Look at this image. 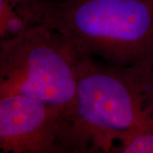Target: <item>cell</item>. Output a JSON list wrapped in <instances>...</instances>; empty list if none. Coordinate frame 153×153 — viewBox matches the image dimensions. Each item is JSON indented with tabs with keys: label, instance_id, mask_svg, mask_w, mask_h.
<instances>
[{
	"label": "cell",
	"instance_id": "3",
	"mask_svg": "<svg viewBox=\"0 0 153 153\" xmlns=\"http://www.w3.org/2000/svg\"><path fill=\"white\" fill-rule=\"evenodd\" d=\"M80 55L58 32L36 24L0 42V97L22 95L66 112Z\"/></svg>",
	"mask_w": 153,
	"mask_h": 153
},
{
	"label": "cell",
	"instance_id": "5",
	"mask_svg": "<svg viewBox=\"0 0 153 153\" xmlns=\"http://www.w3.org/2000/svg\"><path fill=\"white\" fill-rule=\"evenodd\" d=\"M33 26L23 0H0V42Z\"/></svg>",
	"mask_w": 153,
	"mask_h": 153
},
{
	"label": "cell",
	"instance_id": "8",
	"mask_svg": "<svg viewBox=\"0 0 153 153\" xmlns=\"http://www.w3.org/2000/svg\"><path fill=\"white\" fill-rule=\"evenodd\" d=\"M26 2H32V1H51V0H24Z\"/></svg>",
	"mask_w": 153,
	"mask_h": 153
},
{
	"label": "cell",
	"instance_id": "7",
	"mask_svg": "<svg viewBox=\"0 0 153 153\" xmlns=\"http://www.w3.org/2000/svg\"><path fill=\"white\" fill-rule=\"evenodd\" d=\"M148 108L153 113V85L150 88L148 92Z\"/></svg>",
	"mask_w": 153,
	"mask_h": 153
},
{
	"label": "cell",
	"instance_id": "1",
	"mask_svg": "<svg viewBox=\"0 0 153 153\" xmlns=\"http://www.w3.org/2000/svg\"><path fill=\"white\" fill-rule=\"evenodd\" d=\"M153 67L118 68L80 55L75 96L61 119L57 153H114L150 112Z\"/></svg>",
	"mask_w": 153,
	"mask_h": 153
},
{
	"label": "cell",
	"instance_id": "4",
	"mask_svg": "<svg viewBox=\"0 0 153 153\" xmlns=\"http://www.w3.org/2000/svg\"><path fill=\"white\" fill-rule=\"evenodd\" d=\"M64 112L37 99L0 97V153H57Z\"/></svg>",
	"mask_w": 153,
	"mask_h": 153
},
{
	"label": "cell",
	"instance_id": "2",
	"mask_svg": "<svg viewBox=\"0 0 153 153\" xmlns=\"http://www.w3.org/2000/svg\"><path fill=\"white\" fill-rule=\"evenodd\" d=\"M33 24L80 55L118 68L153 67V0H51L29 4Z\"/></svg>",
	"mask_w": 153,
	"mask_h": 153
},
{
	"label": "cell",
	"instance_id": "6",
	"mask_svg": "<svg viewBox=\"0 0 153 153\" xmlns=\"http://www.w3.org/2000/svg\"><path fill=\"white\" fill-rule=\"evenodd\" d=\"M114 153H153V113L151 111L124 134Z\"/></svg>",
	"mask_w": 153,
	"mask_h": 153
}]
</instances>
